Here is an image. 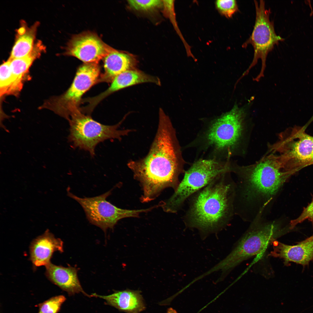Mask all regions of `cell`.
<instances>
[{
    "label": "cell",
    "instance_id": "6da1fadb",
    "mask_svg": "<svg viewBox=\"0 0 313 313\" xmlns=\"http://www.w3.org/2000/svg\"><path fill=\"white\" fill-rule=\"evenodd\" d=\"M184 163L175 129L160 108L157 131L148 153L128 163L141 186V202L153 200L166 188L175 190L180 183L179 176L184 172Z\"/></svg>",
    "mask_w": 313,
    "mask_h": 313
},
{
    "label": "cell",
    "instance_id": "7a4b0ae2",
    "mask_svg": "<svg viewBox=\"0 0 313 313\" xmlns=\"http://www.w3.org/2000/svg\"><path fill=\"white\" fill-rule=\"evenodd\" d=\"M227 173L194 194L184 218L186 225L206 233L220 230L225 226L232 207V186L226 179Z\"/></svg>",
    "mask_w": 313,
    "mask_h": 313
},
{
    "label": "cell",
    "instance_id": "3957f363",
    "mask_svg": "<svg viewBox=\"0 0 313 313\" xmlns=\"http://www.w3.org/2000/svg\"><path fill=\"white\" fill-rule=\"evenodd\" d=\"M245 185L244 195L248 200H270L293 174L283 167L276 155L266 156L253 164L234 169Z\"/></svg>",
    "mask_w": 313,
    "mask_h": 313
},
{
    "label": "cell",
    "instance_id": "277c9868",
    "mask_svg": "<svg viewBox=\"0 0 313 313\" xmlns=\"http://www.w3.org/2000/svg\"><path fill=\"white\" fill-rule=\"evenodd\" d=\"M227 160L215 157L200 159L195 161L186 171L172 195L163 201L165 212L174 213L190 196L202 189L220 176L232 171Z\"/></svg>",
    "mask_w": 313,
    "mask_h": 313
},
{
    "label": "cell",
    "instance_id": "5b68a950",
    "mask_svg": "<svg viewBox=\"0 0 313 313\" xmlns=\"http://www.w3.org/2000/svg\"><path fill=\"white\" fill-rule=\"evenodd\" d=\"M246 112L236 104L229 111L213 119L201 136L205 149H211L220 159V154H230L236 146L243 130Z\"/></svg>",
    "mask_w": 313,
    "mask_h": 313
},
{
    "label": "cell",
    "instance_id": "8992f818",
    "mask_svg": "<svg viewBox=\"0 0 313 313\" xmlns=\"http://www.w3.org/2000/svg\"><path fill=\"white\" fill-rule=\"evenodd\" d=\"M126 117L117 124L106 125L96 121L78 109L71 114L68 120L70 125L68 140L74 148L87 151L93 156L95 147L99 143L109 139L121 140L122 136L132 131L118 129Z\"/></svg>",
    "mask_w": 313,
    "mask_h": 313
},
{
    "label": "cell",
    "instance_id": "52a82bcc",
    "mask_svg": "<svg viewBox=\"0 0 313 313\" xmlns=\"http://www.w3.org/2000/svg\"><path fill=\"white\" fill-rule=\"evenodd\" d=\"M271 148L283 168L293 174L311 164L313 158V137L305 133L304 128L296 127L280 136Z\"/></svg>",
    "mask_w": 313,
    "mask_h": 313
},
{
    "label": "cell",
    "instance_id": "ba28073f",
    "mask_svg": "<svg viewBox=\"0 0 313 313\" xmlns=\"http://www.w3.org/2000/svg\"><path fill=\"white\" fill-rule=\"evenodd\" d=\"M276 222L252 225L237 243L224 262V269H232L243 261L263 253L283 233Z\"/></svg>",
    "mask_w": 313,
    "mask_h": 313
},
{
    "label": "cell",
    "instance_id": "9c48e42d",
    "mask_svg": "<svg viewBox=\"0 0 313 313\" xmlns=\"http://www.w3.org/2000/svg\"><path fill=\"white\" fill-rule=\"evenodd\" d=\"M256 9V19L254 28L252 34L248 40L243 45L245 46L250 44L254 51L252 61L248 68L241 77L247 74L250 70L257 63L258 60L261 61L262 66L259 74L254 79L258 81L264 77L266 67V61L269 52L276 45L284 39L276 33L273 23L270 19V11L266 9L265 3L260 0L259 4L254 1Z\"/></svg>",
    "mask_w": 313,
    "mask_h": 313
},
{
    "label": "cell",
    "instance_id": "30bf717a",
    "mask_svg": "<svg viewBox=\"0 0 313 313\" xmlns=\"http://www.w3.org/2000/svg\"><path fill=\"white\" fill-rule=\"evenodd\" d=\"M112 190L99 196L80 198L68 191V195L81 206L89 221L104 232L112 229L120 220L130 217H139L143 212L150 211L153 206L146 209L129 210L119 208L106 200Z\"/></svg>",
    "mask_w": 313,
    "mask_h": 313
},
{
    "label": "cell",
    "instance_id": "8fae6325",
    "mask_svg": "<svg viewBox=\"0 0 313 313\" xmlns=\"http://www.w3.org/2000/svg\"><path fill=\"white\" fill-rule=\"evenodd\" d=\"M98 63H85L81 65L67 90L48 102L46 106L68 120L71 114L79 109L83 94L99 81L100 69Z\"/></svg>",
    "mask_w": 313,
    "mask_h": 313
},
{
    "label": "cell",
    "instance_id": "7c38bea8",
    "mask_svg": "<svg viewBox=\"0 0 313 313\" xmlns=\"http://www.w3.org/2000/svg\"><path fill=\"white\" fill-rule=\"evenodd\" d=\"M114 50L105 44L97 35L86 32L72 38L65 53L85 63L98 62Z\"/></svg>",
    "mask_w": 313,
    "mask_h": 313
},
{
    "label": "cell",
    "instance_id": "4fadbf2b",
    "mask_svg": "<svg viewBox=\"0 0 313 313\" xmlns=\"http://www.w3.org/2000/svg\"><path fill=\"white\" fill-rule=\"evenodd\" d=\"M146 83H154L158 85L161 84L157 77L151 75L136 69L126 71L115 77L110 87L103 92L94 97L89 98L90 105L94 108L105 97L117 91L138 84Z\"/></svg>",
    "mask_w": 313,
    "mask_h": 313
},
{
    "label": "cell",
    "instance_id": "5bb4252c",
    "mask_svg": "<svg viewBox=\"0 0 313 313\" xmlns=\"http://www.w3.org/2000/svg\"><path fill=\"white\" fill-rule=\"evenodd\" d=\"M270 255L283 259L285 264L293 262L305 266L313 260V235L294 245L274 241Z\"/></svg>",
    "mask_w": 313,
    "mask_h": 313
},
{
    "label": "cell",
    "instance_id": "9a60e30c",
    "mask_svg": "<svg viewBox=\"0 0 313 313\" xmlns=\"http://www.w3.org/2000/svg\"><path fill=\"white\" fill-rule=\"evenodd\" d=\"M45 274L52 283L66 292L70 296L81 293L88 297H92L84 291L77 275V269L69 266L65 267L50 263L46 266Z\"/></svg>",
    "mask_w": 313,
    "mask_h": 313
},
{
    "label": "cell",
    "instance_id": "2e32d148",
    "mask_svg": "<svg viewBox=\"0 0 313 313\" xmlns=\"http://www.w3.org/2000/svg\"><path fill=\"white\" fill-rule=\"evenodd\" d=\"M63 243L48 230L34 239L30 247V259L35 267L46 266L50 262L53 253L63 252Z\"/></svg>",
    "mask_w": 313,
    "mask_h": 313
},
{
    "label": "cell",
    "instance_id": "e0dca14e",
    "mask_svg": "<svg viewBox=\"0 0 313 313\" xmlns=\"http://www.w3.org/2000/svg\"><path fill=\"white\" fill-rule=\"evenodd\" d=\"M91 295L92 297L103 299L107 305L127 313H139L146 308L143 299L139 290L128 289L116 291L108 295H99L95 293Z\"/></svg>",
    "mask_w": 313,
    "mask_h": 313
},
{
    "label": "cell",
    "instance_id": "ac0fdd59",
    "mask_svg": "<svg viewBox=\"0 0 313 313\" xmlns=\"http://www.w3.org/2000/svg\"><path fill=\"white\" fill-rule=\"evenodd\" d=\"M104 58V72L99 82H112L115 77L123 72L135 69L136 60L127 54L114 50Z\"/></svg>",
    "mask_w": 313,
    "mask_h": 313
},
{
    "label": "cell",
    "instance_id": "d6986e66",
    "mask_svg": "<svg viewBox=\"0 0 313 313\" xmlns=\"http://www.w3.org/2000/svg\"><path fill=\"white\" fill-rule=\"evenodd\" d=\"M38 23L37 22L30 28L24 25L18 30L14 44L9 59L20 58L28 55L33 48Z\"/></svg>",
    "mask_w": 313,
    "mask_h": 313
},
{
    "label": "cell",
    "instance_id": "ffe728a7",
    "mask_svg": "<svg viewBox=\"0 0 313 313\" xmlns=\"http://www.w3.org/2000/svg\"><path fill=\"white\" fill-rule=\"evenodd\" d=\"M43 49V46L39 42L34 45L32 50L27 56L20 58L9 59L16 85L23 86V80L30 67L34 60L40 55Z\"/></svg>",
    "mask_w": 313,
    "mask_h": 313
},
{
    "label": "cell",
    "instance_id": "44dd1931",
    "mask_svg": "<svg viewBox=\"0 0 313 313\" xmlns=\"http://www.w3.org/2000/svg\"><path fill=\"white\" fill-rule=\"evenodd\" d=\"M14 81L9 59L4 62L0 67V96L11 94Z\"/></svg>",
    "mask_w": 313,
    "mask_h": 313
},
{
    "label": "cell",
    "instance_id": "7402d4cb",
    "mask_svg": "<svg viewBox=\"0 0 313 313\" xmlns=\"http://www.w3.org/2000/svg\"><path fill=\"white\" fill-rule=\"evenodd\" d=\"M66 299L63 295L52 297L37 305L39 308L38 313H58Z\"/></svg>",
    "mask_w": 313,
    "mask_h": 313
},
{
    "label": "cell",
    "instance_id": "603a6c76",
    "mask_svg": "<svg viewBox=\"0 0 313 313\" xmlns=\"http://www.w3.org/2000/svg\"><path fill=\"white\" fill-rule=\"evenodd\" d=\"M215 5L219 13L227 18H231L238 10L235 0H218L215 1Z\"/></svg>",
    "mask_w": 313,
    "mask_h": 313
},
{
    "label": "cell",
    "instance_id": "cb8c5ba5",
    "mask_svg": "<svg viewBox=\"0 0 313 313\" xmlns=\"http://www.w3.org/2000/svg\"><path fill=\"white\" fill-rule=\"evenodd\" d=\"M306 219L311 222L313 226V197L311 201L306 207L303 208L300 216L290 221L289 229L290 230L293 229L296 225Z\"/></svg>",
    "mask_w": 313,
    "mask_h": 313
},
{
    "label": "cell",
    "instance_id": "d4e9b609",
    "mask_svg": "<svg viewBox=\"0 0 313 313\" xmlns=\"http://www.w3.org/2000/svg\"><path fill=\"white\" fill-rule=\"evenodd\" d=\"M128 2L130 6L137 10H148L160 5L161 1L159 0H130Z\"/></svg>",
    "mask_w": 313,
    "mask_h": 313
},
{
    "label": "cell",
    "instance_id": "484cf974",
    "mask_svg": "<svg viewBox=\"0 0 313 313\" xmlns=\"http://www.w3.org/2000/svg\"><path fill=\"white\" fill-rule=\"evenodd\" d=\"M166 313H178L176 311L172 308L168 309Z\"/></svg>",
    "mask_w": 313,
    "mask_h": 313
},
{
    "label": "cell",
    "instance_id": "4316f807",
    "mask_svg": "<svg viewBox=\"0 0 313 313\" xmlns=\"http://www.w3.org/2000/svg\"><path fill=\"white\" fill-rule=\"evenodd\" d=\"M312 121H313V115L312 116L310 119V120L309 123H310Z\"/></svg>",
    "mask_w": 313,
    "mask_h": 313
},
{
    "label": "cell",
    "instance_id": "83f0119b",
    "mask_svg": "<svg viewBox=\"0 0 313 313\" xmlns=\"http://www.w3.org/2000/svg\"><path fill=\"white\" fill-rule=\"evenodd\" d=\"M312 163H313V159H312V163H311V164H312Z\"/></svg>",
    "mask_w": 313,
    "mask_h": 313
}]
</instances>
